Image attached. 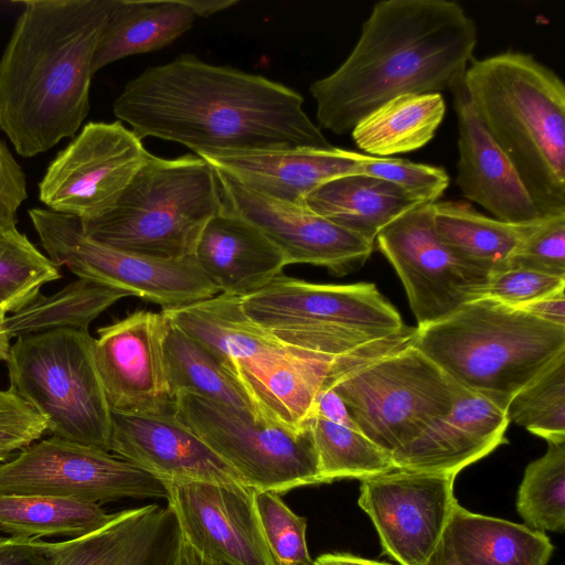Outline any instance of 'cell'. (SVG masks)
Returning <instances> with one entry per match:
<instances>
[{
	"instance_id": "cell-1",
	"label": "cell",
	"mask_w": 565,
	"mask_h": 565,
	"mask_svg": "<svg viewBox=\"0 0 565 565\" xmlns=\"http://www.w3.org/2000/svg\"><path fill=\"white\" fill-rule=\"evenodd\" d=\"M303 103L278 82L186 53L129 79L113 113L140 139L177 142L199 157L332 148Z\"/></svg>"
},
{
	"instance_id": "cell-2",
	"label": "cell",
	"mask_w": 565,
	"mask_h": 565,
	"mask_svg": "<svg viewBox=\"0 0 565 565\" xmlns=\"http://www.w3.org/2000/svg\"><path fill=\"white\" fill-rule=\"evenodd\" d=\"M477 41L475 21L456 1L376 2L349 56L309 86L318 127L344 135L394 97L451 90Z\"/></svg>"
},
{
	"instance_id": "cell-3",
	"label": "cell",
	"mask_w": 565,
	"mask_h": 565,
	"mask_svg": "<svg viewBox=\"0 0 565 565\" xmlns=\"http://www.w3.org/2000/svg\"><path fill=\"white\" fill-rule=\"evenodd\" d=\"M0 57V129L31 158L74 138L115 0H28Z\"/></svg>"
},
{
	"instance_id": "cell-4",
	"label": "cell",
	"mask_w": 565,
	"mask_h": 565,
	"mask_svg": "<svg viewBox=\"0 0 565 565\" xmlns=\"http://www.w3.org/2000/svg\"><path fill=\"white\" fill-rule=\"evenodd\" d=\"M463 84L482 125L543 216L565 214V85L533 55L508 51L468 65Z\"/></svg>"
},
{
	"instance_id": "cell-5",
	"label": "cell",
	"mask_w": 565,
	"mask_h": 565,
	"mask_svg": "<svg viewBox=\"0 0 565 565\" xmlns=\"http://www.w3.org/2000/svg\"><path fill=\"white\" fill-rule=\"evenodd\" d=\"M161 311L216 358L260 423L291 431L307 427L319 392L344 356L323 358L281 342L247 318L234 296Z\"/></svg>"
},
{
	"instance_id": "cell-6",
	"label": "cell",
	"mask_w": 565,
	"mask_h": 565,
	"mask_svg": "<svg viewBox=\"0 0 565 565\" xmlns=\"http://www.w3.org/2000/svg\"><path fill=\"white\" fill-rule=\"evenodd\" d=\"M413 345L458 385L505 411L565 351V327L483 297L416 327Z\"/></svg>"
},
{
	"instance_id": "cell-7",
	"label": "cell",
	"mask_w": 565,
	"mask_h": 565,
	"mask_svg": "<svg viewBox=\"0 0 565 565\" xmlns=\"http://www.w3.org/2000/svg\"><path fill=\"white\" fill-rule=\"evenodd\" d=\"M223 201L213 168L196 154H150L118 200L81 221L87 236L109 247L166 259L193 257L206 223Z\"/></svg>"
},
{
	"instance_id": "cell-8",
	"label": "cell",
	"mask_w": 565,
	"mask_h": 565,
	"mask_svg": "<svg viewBox=\"0 0 565 565\" xmlns=\"http://www.w3.org/2000/svg\"><path fill=\"white\" fill-rule=\"evenodd\" d=\"M241 308L281 342L331 359L409 328L372 282L316 284L282 274L241 298Z\"/></svg>"
},
{
	"instance_id": "cell-9",
	"label": "cell",
	"mask_w": 565,
	"mask_h": 565,
	"mask_svg": "<svg viewBox=\"0 0 565 565\" xmlns=\"http://www.w3.org/2000/svg\"><path fill=\"white\" fill-rule=\"evenodd\" d=\"M94 338L60 328L17 338L7 359L10 387L53 437L110 450L111 411L96 367Z\"/></svg>"
},
{
	"instance_id": "cell-10",
	"label": "cell",
	"mask_w": 565,
	"mask_h": 565,
	"mask_svg": "<svg viewBox=\"0 0 565 565\" xmlns=\"http://www.w3.org/2000/svg\"><path fill=\"white\" fill-rule=\"evenodd\" d=\"M328 383L356 428L391 455L449 413L467 391L413 343L351 371L333 372Z\"/></svg>"
},
{
	"instance_id": "cell-11",
	"label": "cell",
	"mask_w": 565,
	"mask_h": 565,
	"mask_svg": "<svg viewBox=\"0 0 565 565\" xmlns=\"http://www.w3.org/2000/svg\"><path fill=\"white\" fill-rule=\"evenodd\" d=\"M28 213L47 257L79 279L127 291L162 309L189 306L220 294L194 256L166 259L119 250L87 236L76 216L42 207Z\"/></svg>"
},
{
	"instance_id": "cell-12",
	"label": "cell",
	"mask_w": 565,
	"mask_h": 565,
	"mask_svg": "<svg viewBox=\"0 0 565 565\" xmlns=\"http://www.w3.org/2000/svg\"><path fill=\"white\" fill-rule=\"evenodd\" d=\"M174 416L254 490L280 494L322 483L307 424L303 430L291 431L188 392L174 395Z\"/></svg>"
},
{
	"instance_id": "cell-13",
	"label": "cell",
	"mask_w": 565,
	"mask_h": 565,
	"mask_svg": "<svg viewBox=\"0 0 565 565\" xmlns=\"http://www.w3.org/2000/svg\"><path fill=\"white\" fill-rule=\"evenodd\" d=\"M0 493L38 494L105 503L166 498L163 483L108 451L51 437L0 463Z\"/></svg>"
},
{
	"instance_id": "cell-14",
	"label": "cell",
	"mask_w": 565,
	"mask_h": 565,
	"mask_svg": "<svg viewBox=\"0 0 565 565\" xmlns=\"http://www.w3.org/2000/svg\"><path fill=\"white\" fill-rule=\"evenodd\" d=\"M375 244L401 278L418 328L486 295L490 274L459 258L439 239L433 203L397 217L377 234Z\"/></svg>"
},
{
	"instance_id": "cell-15",
	"label": "cell",
	"mask_w": 565,
	"mask_h": 565,
	"mask_svg": "<svg viewBox=\"0 0 565 565\" xmlns=\"http://www.w3.org/2000/svg\"><path fill=\"white\" fill-rule=\"evenodd\" d=\"M121 121H89L50 162L39 182L47 210L93 220L121 195L151 154Z\"/></svg>"
},
{
	"instance_id": "cell-16",
	"label": "cell",
	"mask_w": 565,
	"mask_h": 565,
	"mask_svg": "<svg viewBox=\"0 0 565 565\" xmlns=\"http://www.w3.org/2000/svg\"><path fill=\"white\" fill-rule=\"evenodd\" d=\"M456 476L395 469L363 479L359 507L371 519L382 554L398 565H424L439 545L454 505Z\"/></svg>"
},
{
	"instance_id": "cell-17",
	"label": "cell",
	"mask_w": 565,
	"mask_h": 565,
	"mask_svg": "<svg viewBox=\"0 0 565 565\" xmlns=\"http://www.w3.org/2000/svg\"><path fill=\"white\" fill-rule=\"evenodd\" d=\"M169 326L162 311L136 310L98 329L94 358L111 413L174 415L164 359Z\"/></svg>"
},
{
	"instance_id": "cell-18",
	"label": "cell",
	"mask_w": 565,
	"mask_h": 565,
	"mask_svg": "<svg viewBox=\"0 0 565 565\" xmlns=\"http://www.w3.org/2000/svg\"><path fill=\"white\" fill-rule=\"evenodd\" d=\"M177 531L202 555L227 565H277L245 484L163 482Z\"/></svg>"
},
{
	"instance_id": "cell-19",
	"label": "cell",
	"mask_w": 565,
	"mask_h": 565,
	"mask_svg": "<svg viewBox=\"0 0 565 565\" xmlns=\"http://www.w3.org/2000/svg\"><path fill=\"white\" fill-rule=\"evenodd\" d=\"M213 168V167H212ZM224 207L258 227L286 255L289 265L309 264L334 276L359 269L374 245L306 206L262 195L213 168Z\"/></svg>"
},
{
	"instance_id": "cell-20",
	"label": "cell",
	"mask_w": 565,
	"mask_h": 565,
	"mask_svg": "<svg viewBox=\"0 0 565 565\" xmlns=\"http://www.w3.org/2000/svg\"><path fill=\"white\" fill-rule=\"evenodd\" d=\"M109 451L162 483L206 481L245 484L230 465L174 415L111 413Z\"/></svg>"
},
{
	"instance_id": "cell-21",
	"label": "cell",
	"mask_w": 565,
	"mask_h": 565,
	"mask_svg": "<svg viewBox=\"0 0 565 565\" xmlns=\"http://www.w3.org/2000/svg\"><path fill=\"white\" fill-rule=\"evenodd\" d=\"M451 93L458 124L456 183L463 196L500 221L530 223L545 217L509 158L479 119L463 78L452 87Z\"/></svg>"
},
{
	"instance_id": "cell-22",
	"label": "cell",
	"mask_w": 565,
	"mask_h": 565,
	"mask_svg": "<svg viewBox=\"0 0 565 565\" xmlns=\"http://www.w3.org/2000/svg\"><path fill=\"white\" fill-rule=\"evenodd\" d=\"M505 411L466 391L449 413L392 454L395 469L457 476L507 444Z\"/></svg>"
},
{
	"instance_id": "cell-23",
	"label": "cell",
	"mask_w": 565,
	"mask_h": 565,
	"mask_svg": "<svg viewBox=\"0 0 565 565\" xmlns=\"http://www.w3.org/2000/svg\"><path fill=\"white\" fill-rule=\"evenodd\" d=\"M246 188L267 198L305 206V199L334 178L359 173V153L341 148H289L202 156Z\"/></svg>"
},
{
	"instance_id": "cell-24",
	"label": "cell",
	"mask_w": 565,
	"mask_h": 565,
	"mask_svg": "<svg viewBox=\"0 0 565 565\" xmlns=\"http://www.w3.org/2000/svg\"><path fill=\"white\" fill-rule=\"evenodd\" d=\"M194 258L220 294L238 298L263 289L289 265L258 227L224 205L204 226Z\"/></svg>"
},
{
	"instance_id": "cell-25",
	"label": "cell",
	"mask_w": 565,
	"mask_h": 565,
	"mask_svg": "<svg viewBox=\"0 0 565 565\" xmlns=\"http://www.w3.org/2000/svg\"><path fill=\"white\" fill-rule=\"evenodd\" d=\"M171 518L158 504L114 513L89 533L51 543L50 565H152Z\"/></svg>"
},
{
	"instance_id": "cell-26",
	"label": "cell",
	"mask_w": 565,
	"mask_h": 565,
	"mask_svg": "<svg viewBox=\"0 0 565 565\" xmlns=\"http://www.w3.org/2000/svg\"><path fill=\"white\" fill-rule=\"evenodd\" d=\"M441 541L461 565H547L545 532L454 505Z\"/></svg>"
},
{
	"instance_id": "cell-27",
	"label": "cell",
	"mask_w": 565,
	"mask_h": 565,
	"mask_svg": "<svg viewBox=\"0 0 565 565\" xmlns=\"http://www.w3.org/2000/svg\"><path fill=\"white\" fill-rule=\"evenodd\" d=\"M422 204L398 185L355 173L324 182L305 199V206L375 244L377 234Z\"/></svg>"
},
{
	"instance_id": "cell-28",
	"label": "cell",
	"mask_w": 565,
	"mask_h": 565,
	"mask_svg": "<svg viewBox=\"0 0 565 565\" xmlns=\"http://www.w3.org/2000/svg\"><path fill=\"white\" fill-rule=\"evenodd\" d=\"M196 19L189 0H115L94 54L93 74L127 56L168 46Z\"/></svg>"
},
{
	"instance_id": "cell-29",
	"label": "cell",
	"mask_w": 565,
	"mask_h": 565,
	"mask_svg": "<svg viewBox=\"0 0 565 565\" xmlns=\"http://www.w3.org/2000/svg\"><path fill=\"white\" fill-rule=\"evenodd\" d=\"M543 218L510 223L486 216L466 202L433 203L439 239L459 258L490 275L507 269L511 256Z\"/></svg>"
},
{
	"instance_id": "cell-30",
	"label": "cell",
	"mask_w": 565,
	"mask_h": 565,
	"mask_svg": "<svg viewBox=\"0 0 565 565\" xmlns=\"http://www.w3.org/2000/svg\"><path fill=\"white\" fill-rule=\"evenodd\" d=\"M445 113L441 93L399 95L363 117L352 129V139L374 157L415 151L434 138Z\"/></svg>"
},
{
	"instance_id": "cell-31",
	"label": "cell",
	"mask_w": 565,
	"mask_h": 565,
	"mask_svg": "<svg viewBox=\"0 0 565 565\" xmlns=\"http://www.w3.org/2000/svg\"><path fill=\"white\" fill-rule=\"evenodd\" d=\"M113 515L93 502L51 495L0 493V531L14 537H76L100 527Z\"/></svg>"
},
{
	"instance_id": "cell-32",
	"label": "cell",
	"mask_w": 565,
	"mask_h": 565,
	"mask_svg": "<svg viewBox=\"0 0 565 565\" xmlns=\"http://www.w3.org/2000/svg\"><path fill=\"white\" fill-rule=\"evenodd\" d=\"M127 291L78 279L52 296L39 295L32 302L4 318L11 339L60 328L88 331L89 323Z\"/></svg>"
},
{
	"instance_id": "cell-33",
	"label": "cell",
	"mask_w": 565,
	"mask_h": 565,
	"mask_svg": "<svg viewBox=\"0 0 565 565\" xmlns=\"http://www.w3.org/2000/svg\"><path fill=\"white\" fill-rule=\"evenodd\" d=\"M164 359L173 396L179 392L195 394L249 413L259 422L250 399L216 358L171 322L164 341Z\"/></svg>"
},
{
	"instance_id": "cell-34",
	"label": "cell",
	"mask_w": 565,
	"mask_h": 565,
	"mask_svg": "<svg viewBox=\"0 0 565 565\" xmlns=\"http://www.w3.org/2000/svg\"><path fill=\"white\" fill-rule=\"evenodd\" d=\"M306 424L311 431L322 483L341 479L361 481L395 470L392 455L359 429L315 414Z\"/></svg>"
},
{
	"instance_id": "cell-35",
	"label": "cell",
	"mask_w": 565,
	"mask_h": 565,
	"mask_svg": "<svg viewBox=\"0 0 565 565\" xmlns=\"http://www.w3.org/2000/svg\"><path fill=\"white\" fill-rule=\"evenodd\" d=\"M524 525L541 532L565 530V441H547L546 452L530 462L516 495Z\"/></svg>"
},
{
	"instance_id": "cell-36",
	"label": "cell",
	"mask_w": 565,
	"mask_h": 565,
	"mask_svg": "<svg viewBox=\"0 0 565 565\" xmlns=\"http://www.w3.org/2000/svg\"><path fill=\"white\" fill-rule=\"evenodd\" d=\"M505 415L546 441H565V351L511 398Z\"/></svg>"
},
{
	"instance_id": "cell-37",
	"label": "cell",
	"mask_w": 565,
	"mask_h": 565,
	"mask_svg": "<svg viewBox=\"0 0 565 565\" xmlns=\"http://www.w3.org/2000/svg\"><path fill=\"white\" fill-rule=\"evenodd\" d=\"M58 269L18 228L0 234V309L14 313L32 302L44 284L61 278Z\"/></svg>"
},
{
	"instance_id": "cell-38",
	"label": "cell",
	"mask_w": 565,
	"mask_h": 565,
	"mask_svg": "<svg viewBox=\"0 0 565 565\" xmlns=\"http://www.w3.org/2000/svg\"><path fill=\"white\" fill-rule=\"evenodd\" d=\"M253 500L275 563L312 565L306 539V518L292 512L276 492L253 489Z\"/></svg>"
},
{
	"instance_id": "cell-39",
	"label": "cell",
	"mask_w": 565,
	"mask_h": 565,
	"mask_svg": "<svg viewBox=\"0 0 565 565\" xmlns=\"http://www.w3.org/2000/svg\"><path fill=\"white\" fill-rule=\"evenodd\" d=\"M359 158V173L394 183L422 203L437 202L449 184L447 172L439 167L362 153Z\"/></svg>"
},
{
	"instance_id": "cell-40",
	"label": "cell",
	"mask_w": 565,
	"mask_h": 565,
	"mask_svg": "<svg viewBox=\"0 0 565 565\" xmlns=\"http://www.w3.org/2000/svg\"><path fill=\"white\" fill-rule=\"evenodd\" d=\"M508 268L565 277V214L544 217L511 256Z\"/></svg>"
},
{
	"instance_id": "cell-41",
	"label": "cell",
	"mask_w": 565,
	"mask_h": 565,
	"mask_svg": "<svg viewBox=\"0 0 565 565\" xmlns=\"http://www.w3.org/2000/svg\"><path fill=\"white\" fill-rule=\"evenodd\" d=\"M561 290H565V277L508 268L490 275L484 297L516 308Z\"/></svg>"
},
{
	"instance_id": "cell-42",
	"label": "cell",
	"mask_w": 565,
	"mask_h": 565,
	"mask_svg": "<svg viewBox=\"0 0 565 565\" xmlns=\"http://www.w3.org/2000/svg\"><path fill=\"white\" fill-rule=\"evenodd\" d=\"M46 430L44 419L11 388L0 390V461L38 440Z\"/></svg>"
},
{
	"instance_id": "cell-43",
	"label": "cell",
	"mask_w": 565,
	"mask_h": 565,
	"mask_svg": "<svg viewBox=\"0 0 565 565\" xmlns=\"http://www.w3.org/2000/svg\"><path fill=\"white\" fill-rule=\"evenodd\" d=\"M26 199L25 173L0 138V234L17 228V214Z\"/></svg>"
},
{
	"instance_id": "cell-44",
	"label": "cell",
	"mask_w": 565,
	"mask_h": 565,
	"mask_svg": "<svg viewBox=\"0 0 565 565\" xmlns=\"http://www.w3.org/2000/svg\"><path fill=\"white\" fill-rule=\"evenodd\" d=\"M51 543L10 536L0 539V565H50Z\"/></svg>"
},
{
	"instance_id": "cell-45",
	"label": "cell",
	"mask_w": 565,
	"mask_h": 565,
	"mask_svg": "<svg viewBox=\"0 0 565 565\" xmlns=\"http://www.w3.org/2000/svg\"><path fill=\"white\" fill-rule=\"evenodd\" d=\"M312 414L347 427L356 428L342 398L328 381L316 398Z\"/></svg>"
},
{
	"instance_id": "cell-46",
	"label": "cell",
	"mask_w": 565,
	"mask_h": 565,
	"mask_svg": "<svg viewBox=\"0 0 565 565\" xmlns=\"http://www.w3.org/2000/svg\"><path fill=\"white\" fill-rule=\"evenodd\" d=\"M516 308L540 320L565 327V290L551 294Z\"/></svg>"
},
{
	"instance_id": "cell-47",
	"label": "cell",
	"mask_w": 565,
	"mask_h": 565,
	"mask_svg": "<svg viewBox=\"0 0 565 565\" xmlns=\"http://www.w3.org/2000/svg\"><path fill=\"white\" fill-rule=\"evenodd\" d=\"M169 565H227L209 558L194 550L186 540L177 531L175 544L169 561Z\"/></svg>"
},
{
	"instance_id": "cell-48",
	"label": "cell",
	"mask_w": 565,
	"mask_h": 565,
	"mask_svg": "<svg viewBox=\"0 0 565 565\" xmlns=\"http://www.w3.org/2000/svg\"><path fill=\"white\" fill-rule=\"evenodd\" d=\"M312 565H391L386 562L364 558L351 553H326L312 561Z\"/></svg>"
},
{
	"instance_id": "cell-49",
	"label": "cell",
	"mask_w": 565,
	"mask_h": 565,
	"mask_svg": "<svg viewBox=\"0 0 565 565\" xmlns=\"http://www.w3.org/2000/svg\"><path fill=\"white\" fill-rule=\"evenodd\" d=\"M198 19L209 18L238 3V0H189Z\"/></svg>"
},
{
	"instance_id": "cell-50",
	"label": "cell",
	"mask_w": 565,
	"mask_h": 565,
	"mask_svg": "<svg viewBox=\"0 0 565 565\" xmlns=\"http://www.w3.org/2000/svg\"><path fill=\"white\" fill-rule=\"evenodd\" d=\"M424 565H461L448 550V547L440 541L437 548L429 556Z\"/></svg>"
},
{
	"instance_id": "cell-51",
	"label": "cell",
	"mask_w": 565,
	"mask_h": 565,
	"mask_svg": "<svg viewBox=\"0 0 565 565\" xmlns=\"http://www.w3.org/2000/svg\"><path fill=\"white\" fill-rule=\"evenodd\" d=\"M6 312L0 309V361H7L10 351V338L4 330Z\"/></svg>"
}]
</instances>
